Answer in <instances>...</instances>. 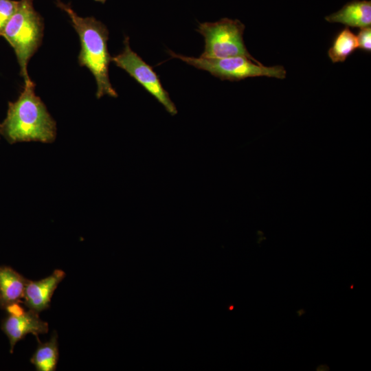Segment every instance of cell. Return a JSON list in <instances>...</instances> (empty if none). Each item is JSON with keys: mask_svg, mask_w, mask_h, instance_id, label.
<instances>
[{"mask_svg": "<svg viewBox=\"0 0 371 371\" xmlns=\"http://www.w3.org/2000/svg\"><path fill=\"white\" fill-rule=\"evenodd\" d=\"M44 21L33 0H19L17 10L6 23L1 36L14 51L24 84L31 82L27 65L42 43Z\"/></svg>", "mask_w": 371, "mask_h": 371, "instance_id": "cell-3", "label": "cell"}, {"mask_svg": "<svg viewBox=\"0 0 371 371\" xmlns=\"http://www.w3.org/2000/svg\"><path fill=\"white\" fill-rule=\"evenodd\" d=\"M5 309L10 315L3 320L1 328L9 339L10 352L15 344L27 335H34L38 341L39 335L48 332V324L39 317L38 313L30 309L24 311L18 303Z\"/></svg>", "mask_w": 371, "mask_h": 371, "instance_id": "cell-7", "label": "cell"}, {"mask_svg": "<svg viewBox=\"0 0 371 371\" xmlns=\"http://www.w3.org/2000/svg\"><path fill=\"white\" fill-rule=\"evenodd\" d=\"M56 4L66 12L78 34L80 42L78 63L93 75L97 85V98L105 95L117 97L109 79V67L112 56L108 50L109 30L106 26L93 16H78L69 4L60 0H56Z\"/></svg>", "mask_w": 371, "mask_h": 371, "instance_id": "cell-2", "label": "cell"}, {"mask_svg": "<svg viewBox=\"0 0 371 371\" xmlns=\"http://www.w3.org/2000/svg\"><path fill=\"white\" fill-rule=\"evenodd\" d=\"M357 48V36L346 27L335 37L328 55L333 63H342Z\"/></svg>", "mask_w": 371, "mask_h": 371, "instance_id": "cell-12", "label": "cell"}, {"mask_svg": "<svg viewBox=\"0 0 371 371\" xmlns=\"http://www.w3.org/2000/svg\"><path fill=\"white\" fill-rule=\"evenodd\" d=\"M0 126H1V124H0Z\"/></svg>", "mask_w": 371, "mask_h": 371, "instance_id": "cell-16", "label": "cell"}, {"mask_svg": "<svg viewBox=\"0 0 371 371\" xmlns=\"http://www.w3.org/2000/svg\"><path fill=\"white\" fill-rule=\"evenodd\" d=\"M19 1L0 0V36L8 21L14 14Z\"/></svg>", "mask_w": 371, "mask_h": 371, "instance_id": "cell-13", "label": "cell"}, {"mask_svg": "<svg viewBox=\"0 0 371 371\" xmlns=\"http://www.w3.org/2000/svg\"><path fill=\"white\" fill-rule=\"evenodd\" d=\"M330 23H340L346 26L363 28L371 25V1L354 0L339 10L325 17Z\"/></svg>", "mask_w": 371, "mask_h": 371, "instance_id": "cell-9", "label": "cell"}, {"mask_svg": "<svg viewBox=\"0 0 371 371\" xmlns=\"http://www.w3.org/2000/svg\"><path fill=\"white\" fill-rule=\"evenodd\" d=\"M168 54L199 69L210 73L222 80L238 81L249 77L265 76L284 79L286 71L282 65L267 67L243 56L223 58H195L168 50Z\"/></svg>", "mask_w": 371, "mask_h": 371, "instance_id": "cell-4", "label": "cell"}, {"mask_svg": "<svg viewBox=\"0 0 371 371\" xmlns=\"http://www.w3.org/2000/svg\"><path fill=\"white\" fill-rule=\"evenodd\" d=\"M65 277V271L56 269L50 276L40 280H28L23 298L24 304L36 313L47 309L54 291Z\"/></svg>", "mask_w": 371, "mask_h": 371, "instance_id": "cell-8", "label": "cell"}, {"mask_svg": "<svg viewBox=\"0 0 371 371\" xmlns=\"http://www.w3.org/2000/svg\"><path fill=\"white\" fill-rule=\"evenodd\" d=\"M94 1H96V2H100V3H105V1L106 0H94Z\"/></svg>", "mask_w": 371, "mask_h": 371, "instance_id": "cell-15", "label": "cell"}, {"mask_svg": "<svg viewBox=\"0 0 371 371\" xmlns=\"http://www.w3.org/2000/svg\"><path fill=\"white\" fill-rule=\"evenodd\" d=\"M35 84H24L17 100L8 102L0 134L10 144L23 142H53L56 124L45 104L35 94Z\"/></svg>", "mask_w": 371, "mask_h": 371, "instance_id": "cell-1", "label": "cell"}, {"mask_svg": "<svg viewBox=\"0 0 371 371\" xmlns=\"http://www.w3.org/2000/svg\"><path fill=\"white\" fill-rule=\"evenodd\" d=\"M58 361V335L54 333L49 340L41 343L30 359V362L38 371H54Z\"/></svg>", "mask_w": 371, "mask_h": 371, "instance_id": "cell-11", "label": "cell"}, {"mask_svg": "<svg viewBox=\"0 0 371 371\" xmlns=\"http://www.w3.org/2000/svg\"><path fill=\"white\" fill-rule=\"evenodd\" d=\"M111 61L139 83L170 115H175L177 113L175 104L163 87L157 74L148 64L133 51L128 36L124 38L123 50L119 54L111 57Z\"/></svg>", "mask_w": 371, "mask_h": 371, "instance_id": "cell-6", "label": "cell"}, {"mask_svg": "<svg viewBox=\"0 0 371 371\" xmlns=\"http://www.w3.org/2000/svg\"><path fill=\"white\" fill-rule=\"evenodd\" d=\"M359 48L370 52L371 51V28L370 27L361 28L357 36Z\"/></svg>", "mask_w": 371, "mask_h": 371, "instance_id": "cell-14", "label": "cell"}, {"mask_svg": "<svg viewBox=\"0 0 371 371\" xmlns=\"http://www.w3.org/2000/svg\"><path fill=\"white\" fill-rule=\"evenodd\" d=\"M28 280L8 266H0V307L6 308L23 298Z\"/></svg>", "mask_w": 371, "mask_h": 371, "instance_id": "cell-10", "label": "cell"}, {"mask_svg": "<svg viewBox=\"0 0 371 371\" xmlns=\"http://www.w3.org/2000/svg\"><path fill=\"white\" fill-rule=\"evenodd\" d=\"M245 25L238 19L223 18L216 22L199 25L196 31L205 39V48L200 57L223 58L243 56L260 63L248 52L243 41Z\"/></svg>", "mask_w": 371, "mask_h": 371, "instance_id": "cell-5", "label": "cell"}]
</instances>
